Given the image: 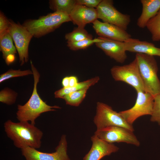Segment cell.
<instances>
[{"label":"cell","mask_w":160,"mask_h":160,"mask_svg":"<svg viewBox=\"0 0 160 160\" xmlns=\"http://www.w3.org/2000/svg\"><path fill=\"white\" fill-rule=\"evenodd\" d=\"M4 126L7 136L15 147L21 149L26 147L37 149L41 147L43 133L35 125L28 121L15 122L8 120Z\"/></svg>","instance_id":"6da1fadb"},{"label":"cell","mask_w":160,"mask_h":160,"mask_svg":"<svg viewBox=\"0 0 160 160\" xmlns=\"http://www.w3.org/2000/svg\"><path fill=\"white\" fill-rule=\"evenodd\" d=\"M30 63L34 80L33 92L26 103L23 105H17L16 117L19 121H30L31 124L35 125L36 119L41 114L48 111H55V109H60L61 108L57 105H48L40 98L37 89L40 75L32 61L31 60Z\"/></svg>","instance_id":"7a4b0ae2"},{"label":"cell","mask_w":160,"mask_h":160,"mask_svg":"<svg viewBox=\"0 0 160 160\" xmlns=\"http://www.w3.org/2000/svg\"><path fill=\"white\" fill-rule=\"evenodd\" d=\"M71 21L69 15L60 12L50 13L37 19H29L22 25L33 36L39 38L53 32L63 23Z\"/></svg>","instance_id":"3957f363"},{"label":"cell","mask_w":160,"mask_h":160,"mask_svg":"<svg viewBox=\"0 0 160 160\" xmlns=\"http://www.w3.org/2000/svg\"><path fill=\"white\" fill-rule=\"evenodd\" d=\"M137 62L145 92L154 97L160 94V81L157 76L158 67L154 56L136 53Z\"/></svg>","instance_id":"277c9868"},{"label":"cell","mask_w":160,"mask_h":160,"mask_svg":"<svg viewBox=\"0 0 160 160\" xmlns=\"http://www.w3.org/2000/svg\"><path fill=\"white\" fill-rule=\"evenodd\" d=\"M94 123L99 129L110 126H118L134 131L132 125L129 124L121 114L112 107L102 102H97Z\"/></svg>","instance_id":"5b68a950"},{"label":"cell","mask_w":160,"mask_h":160,"mask_svg":"<svg viewBox=\"0 0 160 160\" xmlns=\"http://www.w3.org/2000/svg\"><path fill=\"white\" fill-rule=\"evenodd\" d=\"M111 73L115 81L126 83L133 87L136 91L145 92L135 58L128 64L113 66L111 69Z\"/></svg>","instance_id":"8992f818"},{"label":"cell","mask_w":160,"mask_h":160,"mask_svg":"<svg viewBox=\"0 0 160 160\" xmlns=\"http://www.w3.org/2000/svg\"><path fill=\"white\" fill-rule=\"evenodd\" d=\"M136 92L137 98L134 105L129 109L119 112L126 121L132 125L139 117L151 115L154 105V97L152 95L143 91Z\"/></svg>","instance_id":"52a82bcc"},{"label":"cell","mask_w":160,"mask_h":160,"mask_svg":"<svg viewBox=\"0 0 160 160\" xmlns=\"http://www.w3.org/2000/svg\"><path fill=\"white\" fill-rule=\"evenodd\" d=\"M8 31L18 52L20 65H23L28 61L29 45L33 36L22 25L11 20Z\"/></svg>","instance_id":"ba28073f"},{"label":"cell","mask_w":160,"mask_h":160,"mask_svg":"<svg viewBox=\"0 0 160 160\" xmlns=\"http://www.w3.org/2000/svg\"><path fill=\"white\" fill-rule=\"evenodd\" d=\"M98 18L103 22L116 25L126 31L131 21L130 15L121 13L113 5L112 0H102L96 8Z\"/></svg>","instance_id":"9c48e42d"},{"label":"cell","mask_w":160,"mask_h":160,"mask_svg":"<svg viewBox=\"0 0 160 160\" xmlns=\"http://www.w3.org/2000/svg\"><path fill=\"white\" fill-rule=\"evenodd\" d=\"M94 135L109 143L124 142L137 147L140 145L133 132L122 127L110 126L97 129Z\"/></svg>","instance_id":"30bf717a"},{"label":"cell","mask_w":160,"mask_h":160,"mask_svg":"<svg viewBox=\"0 0 160 160\" xmlns=\"http://www.w3.org/2000/svg\"><path fill=\"white\" fill-rule=\"evenodd\" d=\"M67 149L66 136L63 135L54 152H43L30 147L23 148L21 150L26 160H71L67 153Z\"/></svg>","instance_id":"8fae6325"},{"label":"cell","mask_w":160,"mask_h":160,"mask_svg":"<svg viewBox=\"0 0 160 160\" xmlns=\"http://www.w3.org/2000/svg\"><path fill=\"white\" fill-rule=\"evenodd\" d=\"M92 24L93 28L99 37L122 42L131 38V35L126 31L116 25L101 22L97 19Z\"/></svg>","instance_id":"7c38bea8"},{"label":"cell","mask_w":160,"mask_h":160,"mask_svg":"<svg viewBox=\"0 0 160 160\" xmlns=\"http://www.w3.org/2000/svg\"><path fill=\"white\" fill-rule=\"evenodd\" d=\"M100 37L102 41L96 43V46L117 62L124 63L127 57L124 42Z\"/></svg>","instance_id":"4fadbf2b"},{"label":"cell","mask_w":160,"mask_h":160,"mask_svg":"<svg viewBox=\"0 0 160 160\" xmlns=\"http://www.w3.org/2000/svg\"><path fill=\"white\" fill-rule=\"evenodd\" d=\"M91 148L84 157L83 160H100L103 157L115 153L119 149L113 143H108L94 135L91 137Z\"/></svg>","instance_id":"5bb4252c"},{"label":"cell","mask_w":160,"mask_h":160,"mask_svg":"<svg viewBox=\"0 0 160 160\" xmlns=\"http://www.w3.org/2000/svg\"><path fill=\"white\" fill-rule=\"evenodd\" d=\"M69 16L74 24L77 25L78 27L83 28L87 24L92 23L98 18L96 8H89L77 4Z\"/></svg>","instance_id":"9a60e30c"},{"label":"cell","mask_w":160,"mask_h":160,"mask_svg":"<svg viewBox=\"0 0 160 160\" xmlns=\"http://www.w3.org/2000/svg\"><path fill=\"white\" fill-rule=\"evenodd\" d=\"M124 42L127 51L160 57V48L152 43L132 38Z\"/></svg>","instance_id":"2e32d148"},{"label":"cell","mask_w":160,"mask_h":160,"mask_svg":"<svg viewBox=\"0 0 160 160\" xmlns=\"http://www.w3.org/2000/svg\"><path fill=\"white\" fill-rule=\"evenodd\" d=\"M140 2L142 9L137 24L139 28H143L146 27L148 22L160 10V0H141Z\"/></svg>","instance_id":"e0dca14e"},{"label":"cell","mask_w":160,"mask_h":160,"mask_svg":"<svg viewBox=\"0 0 160 160\" xmlns=\"http://www.w3.org/2000/svg\"><path fill=\"white\" fill-rule=\"evenodd\" d=\"M99 80L100 77L97 76L85 81L78 82L76 86L72 87H63L55 92V97L56 98L62 99L64 96L71 92L86 88L89 89L91 86L97 83Z\"/></svg>","instance_id":"ac0fdd59"},{"label":"cell","mask_w":160,"mask_h":160,"mask_svg":"<svg viewBox=\"0 0 160 160\" xmlns=\"http://www.w3.org/2000/svg\"><path fill=\"white\" fill-rule=\"evenodd\" d=\"M0 48L4 60L8 55H15L17 53L16 49L13 44L12 39L8 31L0 35Z\"/></svg>","instance_id":"d6986e66"},{"label":"cell","mask_w":160,"mask_h":160,"mask_svg":"<svg viewBox=\"0 0 160 160\" xmlns=\"http://www.w3.org/2000/svg\"><path fill=\"white\" fill-rule=\"evenodd\" d=\"M49 4L50 8L54 12H61L69 15L76 3V0H50Z\"/></svg>","instance_id":"ffe728a7"},{"label":"cell","mask_w":160,"mask_h":160,"mask_svg":"<svg viewBox=\"0 0 160 160\" xmlns=\"http://www.w3.org/2000/svg\"><path fill=\"white\" fill-rule=\"evenodd\" d=\"M146 27L151 34L153 41H160V9L148 22Z\"/></svg>","instance_id":"44dd1931"},{"label":"cell","mask_w":160,"mask_h":160,"mask_svg":"<svg viewBox=\"0 0 160 160\" xmlns=\"http://www.w3.org/2000/svg\"><path fill=\"white\" fill-rule=\"evenodd\" d=\"M65 38L67 42H73L86 39H92L93 36L84 28L77 27L72 32L66 34Z\"/></svg>","instance_id":"7402d4cb"},{"label":"cell","mask_w":160,"mask_h":160,"mask_svg":"<svg viewBox=\"0 0 160 160\" xmlns=\"http://www.w3.org/2000/svg\"><path fill=\"white\" fill-rule=\"evenodd\" d=\"M89 88L71 92L64 96L63 99L67 105L78 106L86 97Z\"/></svg>","instance_id":"603a6c76"},{"label":"cell","mask_w":160,"mask_h":160,"mask_svg":"<svg viewBox=\"0 0 160 160\" xmlns=\"http://www.w3.org/2000/svg\"><path fill=\"white\" fill-rule=\"evenodd\" d=\"M102 39L100 37L92 39H86L80 41L67 42V46L71 50L76 51L84 49L94 44L101 42Z\"/></svg>","instance_id":"cb8c5ba5"},{"label":"cell","mask_w":160,"mask_h":160,"mask_svg":"<svg viewBox=\"0 0 160 160\" xmlns=\"http://www.w3.org/2000/svg\"><path fill=\"white\" fill-rule=\"evenodd\" d=\"M17 94L12 90L6 88L0 92V101L8 105H11L15 102Z\"/></svg>","instance_id":"d4e9b609"},{"label":"cell","mask_w":160,"mask_h":160,"mask_svg":"<svg viewBox=\"0 0 160 160\" xmlns=\"http://www.w3.org/2000/svg\"><path fill=\"white\" fill-rule=\"evenodd\" d=\"M32 74L33 75L32 71L29 70L22 71L20 69L15 70L11 69L1 75L0 83L13 77L25 76Z\"/></svg>","instance_id":"484cf974"},{"label":"cell","mask_w":160,"mask_h":160,"mask_svg":"<svg viewBox=\"0 0 160 160\" xmlns=\"http://www.w3.org/2000/svg\"><path fill=\"white\" fill-rule=\"evenodd\" d=\"M151 116L150 121L160 125V94L154 97L153 107Z\"/></svg>","instance_id":"4316f807"},{"label":"cell","mask_w":160,"mask_h":160,"mask_svg":"<svg viewBox=\"0 0 160 160\" xmlns=\"http://www.w3.org/2000/svg\"><path fill=\"white\" fill-rule=\"evenodd\" d=\"M9 24V20L1 11L0 12V35L7 31Z\"/></svg>","instance_id":"83f0119b"},{"label":"cell","mask_w":160,"mask_h":160,"mask_svg":"<svg viewBox=\"0 0 160 160\" xmlns=\"http://www.w3.org/2000/svg\"><path fill=\"white\" fill-rule=\"evenodd\" d=\"M102 0H76L77 4L82 5L90 8H96Z\"/></svg>","instance_id":"f1b7e54d"},{"label":"cell","mask_w":160,"mask_h":160,"mask_svg":"<svg viewBox=\"0 0 160 160\" xmlns=\"http://www.w3.org/2000/svg\"><path fill=\"white\" fill-rule=\"evenodd\" d=\"M69 87H72L76 86L78 83L77 77L75 76H69Z\"/></svg>","instance_id":"f546056e"},{"label":"cell","mask_w":160,"mask_h":160,"mask_svg":"<svg viewBox=\"0 0 160 160\" xmlns=\"http://www.w3.org/2000/svg\"><path fill=\"white\" fill-rule=\"evenodd\" d=\"M15 56L13 55H10L7 57L5 60L6 64L9 65L10 64L12 63L15 60Z\"/></svg>","instance_id":"4dcf8cb0"},{"label":"cell","mask_w":160,"mask_h":160,"mask_svg":"<svg viewBox=\"0 0 160 160\" xmlns=\"http://www.w3.org/2000/svg\"><path fill=\"white\" fill-rule=\"evenodd\" d=\"M69 76L65 77L62 80V84L63 87L68 88L69 87Z\"/></svg>","instance_id":"1f68e13d"}]
</instances>
